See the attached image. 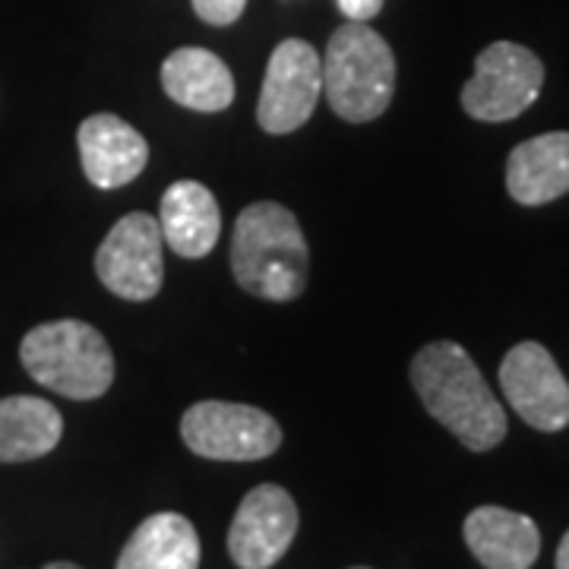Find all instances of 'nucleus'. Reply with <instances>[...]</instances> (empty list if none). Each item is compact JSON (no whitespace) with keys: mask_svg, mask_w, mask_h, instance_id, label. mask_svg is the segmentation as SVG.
<instances>
[{"mask_svg":"<svg viewBox=\"0 0 569 569\" xmlns=\"http://www.w3.org/2000/svg\"><path fill=\"white\" fill-rule=\"evenodd\" d=\"M411 387L449 433L471 452H488L507 437V411L459 342H430L411 358Z\"/></svg>","mask_w":569,"mask_h":569,"instance_id":"nucleus-1","label":"nucleus"},{"mask_svg":"<svg viewBox=\"0 0 569 569\" xmlns=\"http://www.w3.org/2000/svg\"><path fill=\"white\" fill-rule=\"evenodd\" d=\"M231 272L263 301H295L307 288L310 250L301 222L282 203H250L234 222Z\"/></svg>","mask_w":569,"mask_h":569,"instance_id":"nucleus-2","label":"nucleus"},{"mask_svg":"<svg viewBox=\"0 0 569 569\" xmlns=\"http://www.w3.org/2000/svg\"><path fill=\"white\" fill-rule=\"evenodd\" d=\"M20 361L39 387L63 399L89 402L114 383V355L96 326L54 320L22 336Z\"/></svg>","mask_w":569,"mask_h":569,"instance_id":"nucleus-3","label":"nucleus"},{"mask_svg":"<svg viewBox=\"0 0 569 569\" xmlns=\"http://www.w3.org/2000/svg\"><path fill=\"white\" fill-rule=\"evenodd\" d=\"M323 92L342 121H377L396 92V58L387 39L365 22L339 26L326 44Z\"/></svg>","mask_w":569,"mask_h":569,"instance_id":"nucleus-4","label":"nucleus"},{"mask_svg":"<svg viewBox=\"0 0 569 569\" xmlns=\"http://www.w3.org/2000/svg\"><path fill=\"white\" fill-rule=\"evenodd\" d=\"M545 86V63L516 41H493L475 58V77L462 86L468 118L503 123L538 102Z\"/></svg>","mask_w":569,"mask_h":569,"instance_id":"nucleus-5","label":"nucleus"},{"mask_svg":"<svg viewBox=\"0 0 569 569\" xmlns=\"http://www.w3.org/2000/svg\"><path fill=\"white\" fill-rule=\"evenodd\" d=\"M181 437L190 452L216 462H257L282 447V427L263 408L216 399L183 411Z\"/></svg>","mask_w":569,"mask_h":569,"instance_id":"nucleus-6","label":"nucleus"},{"mask_svg":"<svg viewBox=\"0 0 569 569\" xmlns=\"http://www.w3.org/2000/svg\"><path fill=\"white\" fill-rule=\"evenodd\" d=\"M323 92V58L305 39H284L276 44L266 63L263 89L257 102V121L266 133L284 137L305 127Z\"/></svg>","mask_w":569,"mask_h":569,"instance_id":"nucleus-7","label":"nucleus"},{"mask_svg":"<svg viewBox=\"0 0 569 569\" xmlns=\"http://www.w3.org/2000/svg\"><path fill=\"white\" fill-rule=\"evenodd\" d=\"M99 282L123 301H149L164 279L162 228L149 212H130L114 224L96 253Z\"/></svg>","mask_w":569,"mask_h":569,"instance_id":"nucleus-8","label":"nucleus"},{"mask_svg":"<svg viewBox=\"0 0 569 569\" xmlns=\"http://www.w3.org/2000/svg\"><path fill=\"white\" fill-rule=\"evenodd\" d=\"M500 387L512 411L535 430L557 433L569 427V383L545 346L519 342L509 348L500 365Z\"/></svg>","mask_w":569,"mask_h":569,"instance_id":"nucleus-9","label":"nucleus"},{"mask_svg":"<svg viewBox=\"0 0 569 569\" xmlns=\"http://www.w3.org/2000/svg\"><path fill=\"white\" fill-rule=\"evenodd\" d=\"M298 535V507L279 485L247 493L228 529V553L241 569H272Z\"/></svg>","mask_w":569,"mask_h":569,"instance_id":"nucleus-10","label":"nucleus"},{"mask_svg":"<svg viewBox=\"0 0 569 569\" xmlns=\"http://www.w3.org/2000/svg\"><path fill=\"white\" fill-rule=\"evenodd\" d=\"M82 171L89 183L99 190H118L133 178H140L149 162V142L142 140L137 127L118 118V114H92L77 130Z\"/></svg>","mask_w":569,"mask_h":569,"instance_id":"nucleus-11","label":"nucleus"},{"mask_svg":"<svg viewBox=\"0 0 569 569\" xmlns=\"http://www.w3.org/2000/svg\"><path fill=\"white\" fill-rule=\"evenodd\" d=\"M162 241L183 260H203L219 244L222 209L212 190L200 181H174L159 206Z\"/></svg>","mask_w":569,"mask_h":569,"instance_id":"nucleus-12","label":"nucleus"},{"mask_svg":"<svg viewBox=\"0 0 569 569\" xmlns=\"http://www.w3.org/2000/svg\"><path fill=\"white\" fill-rule=\"evenodd\" d=\"M466 545L485 569H531L541 531L529 516L503 507H478L466 519Z\"/></svg>","mask_w":569,"mask_h":569,"instance_id":"nucleus-13","label":"nucleus"},{"mask_svg":"<svg viewBox=\"0 0 569 569\" xmlns=\"http://www.w3.org/2000/svg\"><path fill=\"white\" fill-rule=\"evenodd\" d=\"M507 190L522 206L553 203L569 193L567 130H553L519 142L507 159Z\"/></svg>","mask_w":569,"mask_h":569,"instance_id":"nucleus-14","label":"nucleus"},{"mask_svg":"<svg viewBox=\"0 0 569 569\" xmlns=\"http://www.w3.org/2000/svg\"><path fill=\"white\" fill-rule=\"evenodd\" d=\"M162 89L171 102L206 114H219L234 102V77L228 63L206 48L171 51L162 63Z\"/></svg>","mask_w":569,"mask_h":569,"instance_id":"nucleus-15","label":"nucleus"},{"mask_svg":"<svg viewBox=\"0 0 569 569\" xmlns=\"http://www.w3.org/2000/svg\"><path fill=\"white\" fill-rule=\"evenodd\" d=\"M118 569H200V535L181 512H156L130 535Z\"/></svg>","mask_w":569,"mask_h":569,"instance_id":"nucleus-16","label":"nucleus"},{"mask_svg":"<svg viewBox=\"0 0 569 569\" xmlns=\"http://www.w3.org/2000/svg\"><path fill=\"white\" fill-rule=\"evenodd\" d=\"M63 418L39 396L0 399V462H32L61 443Z\"/></svg>","mask_w":569,"mask_h":569,"instance_id":"nucleus-17","label":"nucleus"},{"mask_svg":"<svg viewBox=\"0 0 569 569\" xmlns=\"http://www.w3.org/2000/svg\"><path fill=\"white\" fill-rule=\"evenodd\" d=\"M247 0H193L197 17L209 26H231L241 20Z\"/></svg>","mask_w":569,"mask_h":569,"instance_id":"nucleus-18","label":"nucleus"},{"mask_svg":"<svg viewBox=\"0 0 569 569\" xmlns=\"http://www.w3.org/2000/svg\"><path fill=\"white\" fill-rule=\"evenodd\" d=\"M336 3H339V10H342L351 22L373 20V17L383 10V0H336Z\"/></svg>","mask_w":569,"mask_h":569,"instance_id":"nucleus-19","label":"nucleus"},{"mask_svg":"<svg viewBox=\"0 0 569 569\" xmlns=\"http://www.w3.org/2000/svg\"><path fill=\"white\" fill-rule=\"evenodd\" d=\"M557 569H569V531L563 535L560 548H557Z\"/></svg>","mask_w":569,"mask_h":569,"instance_id":"nucleus-20","label":"nucleus"},{"mask_svg":"<svg viewBox=\"0 0 569 569\" xmlns=\"http://www.w3.org/2000/svg\"><path fill=\"white\" fill-rule=\"evenodd\" d=\"M44 569H82V567H77V563H67V560H58V563H48Z\"/></svg>","mask_w":569,"mask_h":569,"instance_id":"nucleus-21","label":"nucleus"},{"mask_svg":"<svg viewBox=\"0 0 569 569\" xmlns=\"http://www.w3.org/2000/svg\"><path fill=\"white\" fill-rule=\"evenodd\" d=\"M355 569H367V567H355Z\"/></svg>","mask_w":569,"mask_h":569,"instance_id":"nucleus-22","label":"nucleus"}]
</instances>
